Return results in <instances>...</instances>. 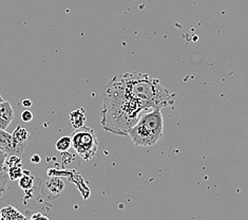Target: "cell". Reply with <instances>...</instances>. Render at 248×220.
Returning a JSON list of instances; mask_svg holds the SVG:
<instances>
[{
  "label": "cell",
  "instance_id": "8",
  "mask_svg": "<svg viewBox=\"0 0 248 220\" xmlns=\"http://www.w3.org/2000/svg\"><path fill=\"white\" fill-rule=\"evenodd\" d=\"M46 188L49 189V192L52 195H60L64 188V183L62 182V180L58 179V178H50L46 182Z\"/></svg>",
  "mask_w": 248,
  "mask_h": 220
},
{
  "label": "cell",
  "instance_id": "7",
  "mask_svg": "<svg viewBox=\"0 0 248 220\" xmlns=\"http://www.w3.org/2000/svg\"><path fill=\"white\" fill-rule=\"evenodd\" d=\"M70 121L72 126L78 129L80 128L81 126H84L85 122H86V116H85V111L82 108H79L78 110H74L72 112H70Z\"/></svg>",
  "mask_w": 248,
  "mask_h": 220
},
{
  "label": "cell",
  "instance_id": "11",
  "mask_svg": "<svg viewBox=\"0 0 248 220\" xmlns=\"http://www.w3.org/2000/svg\"><path fill=\"white\" fill-rule=\"evenodd\" d=\"M71 147H72V140L70 135H63L56 142V150L61 152H69Z\"/></svg>",
  "mask_w": 248,
  "mask_h": 220
},
{
  "label": "cell",
  "instance_id": "15",
  "mask_svg": "<svg viewBox=\"0 0 248 220\" xmlns=\"http://www.w3.org/2000/svg\"><path fill=\"white\" fill-rule=\"evenodd\" d=\"M21 120L23 122H31L33 120V114L30 110H23L21 114Z\"/></svg>",
  "mask_w": 248,
  "mask_h": 220
},
{
  "label": "cell",
  "instance_id": "16",
  "mask_svg": "<svg viewBox=\"0 0 248 220\" xmlns=\"http://www.w3.org/2000/svg\"><path fill=\"white\" fill-rule=\"evenodd\" d=\"M31 219H33V220H36V219H46V220H48L49 217L44 215V214H41V213H36V214H34V215H32Z\"/></svg>",
  "mask_w": 248,
  "mask_h": 220
},
{
  "label": "cell",
  "instance_id": "9",
  "mask_svg": "<svg viewBox=\"0 0 248 220\" xmlns=\"http://www.w3.org/2000/svg\"><path fill=\"white\" fill-rule=\"evenodd\" d=\"M12 136H13L14 141H16L17 143H27L30 135H29V132L26 128L18 126L12 134Z\"/></svg>",
  "mask_w": 248,
  "mask_h": 220
},
{
  "label": "cell",
  "instance_id": "18",
  "mask_svg": "<svg viewBox=\"0 0 248 220\" xmlns=\"http://www.w3.org/2000/svg\"><path fill=\"white\" fill-rule=\"evenodd\" d=\"M31 161H32L33 163H39L40 158H39V156H37V154H35V156H33V157L31 158Z\"/></svg>",
  "mask_w": 248,
  "mask_h": 220
},
{
  "label": "cell",
  "instance_id": "10",
  "mask_svg": "<svg viewBox=\"0 0 248 220\" xmlns=\"http://www.w3.org/2000/svg\"><path fill=\"white\" fill-rule=\"evenodd\" d=\"M7 171H8V175H9L10 180H12V181L19 180L20 178L22 177V175H23L22 163L8 166V169H7Z\"/></svg>",
  "mask_w": 248,
  "mask_h": 220
},
{
  "label": "cell",
  "instance_id": "13",
  "mask_svg": "<svg viewBox=\"0 0 248 220\" xmlns=\"http://www.w3.org/2000/svg\"><path fill=\"white\" fill-rule=\"evenodd\" d=\"M9 180H10V178H9L7 169L0 170V199L3 197L5 189H7Z\"/></svg>",
  "mask_w": 248,
  "mask_h": 220
},
{
  "label": "cell",
  "instance_id": "14",
  "mask_svg": "<svg viewBox=\"0 0 248 220\" xmlns=\"http://www.w3.org/2000/svg\"><path fill=\"white\" fill-rule=\"evenodd\" d=\"M9 154L0 148V170L5 169V160H7Z\"/></svg>",
  "mask_w": 248,
  "mask_h": 220
},
{
  "label": "cell",
  "instance_id": "1",
  "mask_svg": "<svg viewBox=\"0 0 248 220\" xmlns=\"http://www.w3.org/2000/svg\"><path fill=\"white\" fill-rule=\"evenodd\" d=\"M102 99L100 124L106 132L117 135H128L129 130L148 111L130 90L123 73L113 75L107 82Z\"/></svg>",
  "mask_w": 248,
  "mask_h": 220
},
{
  "label": "cell",
  "instance_id": "17",
  "mask_svg": "<svg viewBox=\"0 0 248 220\" xmlns=\"http://www.w3.org/2000/svg\"><path fill=\"white\" fill-rule=\"evenodd\" d=\"M22 105L26 106V107H31V106H32L31 100H23V101H22Z\"/></svg>",
  "mask_w": 248,
  "mask_h": 220
},
{
  "label": "cell",
  "instance_id": "5",
  "mask_svg": "<svg viewBox=\"0 0 248 220\" xmlns=\"http://www.w3.org/2000/svg\"><path fill=\"white\" fill-rule=\"evenodd\" d=\"M14 118V110L10 102H0V128L7 129Z\"/></svg>",
  "mask_w": 248,
  "mask_h": 220
},
{
  "label": "cell",
  "instance_id": "12",
  "mask_svg": "<svg viewBox=\"0 0 248 220\" xmlns=\"http://www.w3.org/2000/svg\"><path fill=\"white\" fill-rule=\"evenodd\" d=\"M34 186V177H32L29 172L23 171L22 177L19 179V186L23 189V191H29V189H32Z\"/></svg>",
  "mask_w": 248,
  "mask_h": 220
},
{
  "label": "cell",
  "instance_id": "2",
  "mask_svg": "<svg viewBox=\"0 0 248 220\" xmlns=\"http://www.w3.org/2000/svg\"><path fill=\"white\" fill-rule=\"evenodd\" d=\"M164 120L161 108L146 111L138 123L129 130L128 135L135 146H152L163 138Z\"/></svg>",
  "mask_w": 248,
  "mask_h": 220
},
{
  "label": "cell",
  "instance_id": "4",
  "mask_svg": "<svg viewBox=\"0 0 248 220\" xmlns=\"http://www.w3.org/2000/svg\"><path fill=\"white\" fill-rule=\"evenodd\" d=\"M27 143H17L14 141L12 134L5 132V129L0 128V148L7 152L9 156H21L26 150Z\"/></svg>",
  "mask_w": 248,
  "mask_h": 220
},
{
  "label": "cell",
  "instance_id": "3",
  "mask_svg": "<svg viewBox=\"0 0 248 220\" xmlns=\"http://www.w3.org/2000/svg\"><path fill=\"white\" fill-rule=\"evenodd\" d=\"M70 136L72 140V147L82 160L90 161L95 157L98 150V140L92 128L84 125L80 128L75 129Z\"/></svg>",
  "mask_w": 248,
  "mask_h": 220
},
{
  "label": "cell",
  "instance_id": "6",
  "mask_svg": "<svg viewBox=\"0 0 248 220\" xmlns=\"http://www.w3.org/2000/svg\"><path fill=\"white\" fill-rule=\"evenodd\" d=\"M0 219L2 220H25L27 217L14 206L7 205L0 211Z\"/></svg>",
  "mask_w": 248,
  "mask_h": 220
},
{
  "label": "cell",
  "instance_id": "19",
  "mask_svg": "<svg viewBox=\"0 0 248 220\" xmlns=\"http://www.w3.org/2000/svg\"><path fill=\"white\" fill-rule=\"evenodd\" d=\"M3 101H4V100L2 99V97H1V96H0V102H3Z\"/></svg>",
  "mask_w": 248,
  "mask_h": 220
}]
</instances>
